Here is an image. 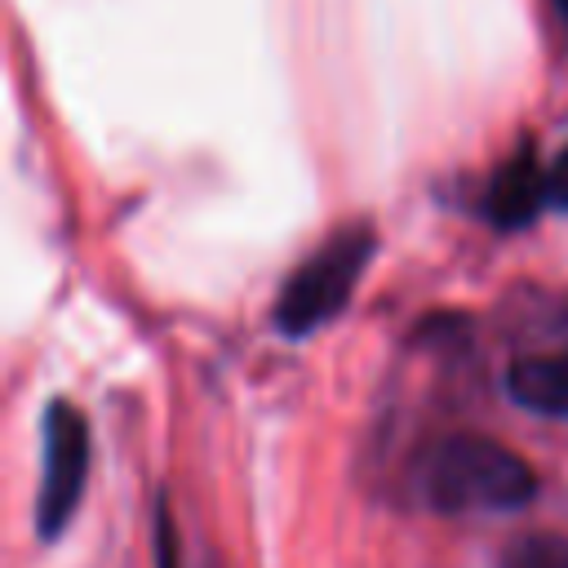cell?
Wrapping results in <instances>:
<instances>
[{
    "label": "cell",
    "instance_id": "obj_1",
    "mask_svg": "<svg viewBox=\"0 0 568 568\" xmlns=\"http://www.w3.org/2000/svg\"><path fill=\"white\" fill-rule=\"evenodd\" d=\"M417 493L444 515H493L532 501L537 475L515 448L488 435H448L422 457Z\"/></svg>",
    "mask_w": 568,
    "mask_h": 568
},
{
    "label": "cell",
    "instance_id": "obj_2",
    "mask_svg": "<svg viewBox=\"0 0 568 568\" xmlns=\"http://www.w3.org/2000/svg\"><path fill=\"white\" fill-rule=\"evenodd\" d=\"M373 226H342L324 248H315L293 280L275 297V328L284 337H306L311 328L328 324L355 293L368 257H373Z\"/></svg>",
    "mask_w": 568,
    "mask_h": 568
},
{
    "label": "cell",
    "instance_id": "obj_3",
    "mask_svg": "<svg viewBox=\"0 0 568 568\" xmlns=\"http://www.w3.org/2000/svg\"><path fill=\"white\" fill-rule=\"evenodd\" d=\"M84 479H89V422L75 404L53 399L44 413V479L36 497V528L44 541H53L71 524L84 497Z\"/></svg>",
    "mask_w": 568,
    "mask_h": 568
},
{
    "label": "cell",
    "instance_id": "obj_4",
    "mask_svg": "<svg viewBox=\"0 0 568 568\" xmlns=\"http://www.w3.org/2000/svg\"><path fill=\"white\" fill-rule=\"evenodd\" d=\"M541 204H550V186H546V169L537 164V146H519L488 182V217L501 231L528 226Z\"/></svg>",
    "mask_w": 568,
    "mask_h": 568
},
{
    "label": "cell",
    "instance_id": "obj_5",
    "mask_svg": "<svg viewBox=\"0 0 568 568\" xmlns=\"http://www.w3.org/2000/svg\"><path fill=\"white\" fill-rule=\"evenodd\" d=\"M506 390L546 417H568V351L564 355H528L506 373Z\"/></svg>",
    "mask_w": 568,
    "mask_h": 568
},
{
    "label": "cell",
    "instance_id": "obj_6",
    "mask_svg": "<svg viewBox=\"0 0 568 568\" xmlns=\"http://www.w3.org/2000/svg\"><path fill=\"white\" fill-rule=\"evenodd\" d=\"M501 568H568V537H559V532L515 537Z\"/></svg>",
    "mask_w": 568,
    "mask_h": 568
},
{
    "label": "cell",
    "instance_id": "obj_7",
    "mask_svg": "<svg viewBox=\"0 0 568 568\" xmlns=\"http://www.w3.org/2000/svg\"><path fill=\"white\" fill-rule=\"evenodd\" d=\"M151 537H155V568H182V559H178V524H173L169 501H155Z\"/></svg>",
    "mask_w": 568,
    "mask_h": 568
},
{
    "label": "cell",
    "instance_id": "obj_8",
    "mask_svg": "<svg viewBox=\"0 0 568 568\" xmlns=\"http://www.w3.org/2000/svg\"><path fill=\"white\" fill-rule=\"evenodd\" d=\"M546 186H550V204L568 209V146L555 155V164L546 169Z\"/></svg>",
    "mask_w": 568,
    "mask_h": 568
},
{
    "label": "cell",
    "instance_id": "obj_9",
    "mask_svg": "<svg viewBox=\"0 0 568 568\" xmlns=\"http://www.w3.org/2000/svg\"><path fill=\"white\" fill-rule=\"evenodd\" d=\"M559 4V13H564V22H568V0H555Z\"/></svg>",
    "mask_w": 568,
    "mask_h": 568
}]
</instances>
